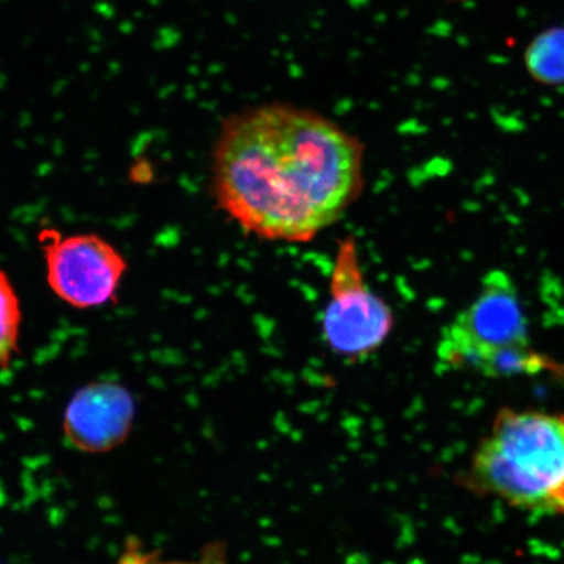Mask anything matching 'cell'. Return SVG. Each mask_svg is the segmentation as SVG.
Segmentation results:
<instances>
[{
  "mask_svg": "<svg viewBox=\"0 0 564 564\" xmlns=\"http://www.w3.org/2000/svg\"><path fill=\"white\" fill-rule=\"evenodd\" d=\"M393 323L391 307L365 280L357 239H340L322 321L324 343L334 355L359 361L382 347Z\"/></svg>",
  "mask_w": 564,
  "mask_h": 564,
  "instance_id": "277c9868",
  "label": "cell"
},
{
  "mask_svg": "<svg viewBox=\"0 0 564 564\" xmlns=\"http://www.w3.org/2000/svg\"><path fill=\"white\" fill-rule=\"evenodd\" d=\"M117 564H230L227 544L209 542L194 560H165L159 550L147 549L138 538H129Z\"/></svg>",
  "mask_w": 564,
  "mask_h": 564,
  "instance_id": "ba28073f",
  "label": "cell"
},
{
  "mask_svg": "<svg viewBox=\"0 0 564 564\" xmlns=\"http://www.w3.org/2000/svg\"><path fill=\"white\" fill-rule=\"evenodd\" d=\"M529 75L545 86L564 84V26H553L535 35L524 54Z\"/></svg>",
  "mask_w": 564,
  "mask_h": 564,
  "instance_id": "52a82bcc",
  "label": "cell"
},
{
  "mask_svg": "<svg viewBox=\"0 0 564 564\" xmlns=\"http://www.w3.org/2000/svg\"><path fill=\"white\" fill-rule=\"evenodd\" d=\"M436 359L441 371L486 378L563 372L561 365L532 347L518 288L505 271L486 274L474 302L443 329Z\"/></svg>",
  "mask_w": 564,
  "mask_h": 564,
  "instance_id": "3957f363",
  "label": "cell"
},
{
  "mask_svg": "<svg viewBox=\"0 0 564 564\" xmlns=\"http://www.w3.org/2000/svg\"><path fill=\"white\" fill-rule=\"evenodd\" d=\"M365 145L312 109L272 102L231 115L212 159V192L239 228L305 243L344 216L365 187Z\"/></svg>",
  "mask_w": 564,
  "mask_h": 564,
  "instance_id": "6da1fadb",
  "label": "cell"
},
{
  "mask_svg": "<svg viewBox=\"0 0 564 564\" xmlns=\"http://www.w3.org/2000/svg\"><path fill=\"white\" fill-rule=\"evenodd\" d=\"M135 417V398L129 388L94 382L79 388L68 401L63 434L84 454H106L129 440Z\"/></svg>",
  "mask_w": 564,
  "mask_h": 564,
  "instance_id": "8992f818",
  "label": "cell"
},
{
  "mask_svg": "<svg viewBox=\"0 0 564 564\" xmlns=\"http://www.w3.org/2000/svg\"><path fill=\"white\" fill-rule=\"evenodd\" d=\"M48 288L68 306L88 310L115 302L127 272L122 252L105 238L84 232L62 237L41 232Z\"/></svg>",
  "mask_w": 564,
  "mask_h": 564,
  "instance_id": "5b68a950",
  "label": "cell"
},
{
  "mask_svg": "<svg viewBox=\"0 0 564 564\" xmlns=\"http://www.w3.org/2000/svg\"><path fill=\"white\" fill-rule=\"evenodd\" d=\"M464 482L514 509L564 514V414L500 409Z\"/></svg>",
  "mask_w": 564,
  "mask_h": 564,
  "instance_id": "7a4b0ae2",
  "label": "cell"
},
{
  "mask_svg": "<svg viewBox=\"0 0 564 564\" xmlns=\"http://www.w3.org/2000/svg\"><path fill=\"white\" fill-rule=\"evenodd\" d=\"M0 295H2V369L6 371L10 368V365L15 358L19 351V336L21 319H23V313H21V303L19 300L18 292L13 288L7 273L2 272V279H0Z\"/></svg>",
  "mask_w": 564,
  "mask_h": 564,
  "instance_id": "9c48e42d",
  "label": "cell"
}]
</instances>
